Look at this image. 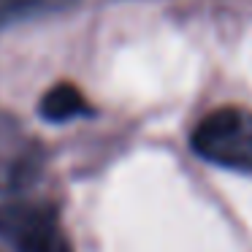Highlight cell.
<instances>
[{
  "label": "cell",
  "instance_id": "2",
  "mask_svg": "<svg viewBox=\"0 0 252 252\" xmlns=\"http://www.w3.org/2000/svg\"><path fill=\"white\" fill-rule=\"evenodd\" d=\"M0 236L11 241L17 252H73L57 214L41 203L0 206Z\"/></svg>",
  "mask_w": 252,
  "mask_h": 252
},
{
  "label": "cell",
  "instance_id": "1",
  "mask_svg": "<svg viewBox=\"0 0 252 252\" xmlns=\"http://www.w3.org/2000/svg\"><path fill=\"white\" fill-rule=\"evenodd\" d=\"M190 144L209 163L233 171H252V111L222 106L192 127Z\"/></svg>",
  "mask_w": 252,
  "mask_h": 252
},
{
  "label": "cell",
  "instance_id": "4",
  "mask_svg": "<svg viewBox=\"0 0 252 252\" xmlns=\"http://www.w3.org/2000/svg\"><path fill=\"white\" fill-rule=\"evenodd\" d=\"M63 6H68V0H0V28L14 22V19L49 14Z\"/></svg>",
  "mask_w": 252,
  "mask_h": 252
},
{
  "label": "cell",
  "instance_id": "3",
  "mask_svg": "<svg viewBox=\"0 0 252 252\" xmlns=\"http://www.w3.org/2000/svg\"><path fill=\"white\" fill-rule=\"evenodd\" d=\"M90 111L87 98L82 95V90L71 82H60L41 98V117H46L49 122H68L73 117H82Z\"/></svg>",
  "mask_w": 252,
  "mask_h": 252
}]
</instances>
